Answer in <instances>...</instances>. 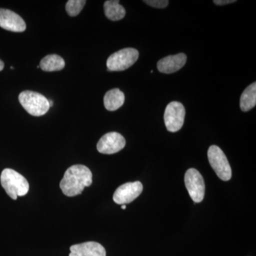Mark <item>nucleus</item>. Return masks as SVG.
Listing matches in <instances>:
<instances>
[{
	"label": "nucleus",
	"mask_w": 256,
	"mask_h": 256,
	"mask_svg": "<svg viewBox=\"0 0 256 256\" xmlns=\"http://www.w3.org/2000/svg\"><path fill=\"white\" fill-rule=\"evenodd\" d=\"M18 101L28 114L36 117L44 116L50 110L48 100L38 92L25 90L18 96Z\"/></svg>",
	"instance_id": "3"
},
{
	"label": "nucleus",
	"mask_w": 256,
	"mask_h": 256,
	"mask_svg": "<svg viewBox=\"0 0 256 256\" xmlns=\"http://www.w3.org/2000/svg\"><path fill=\"white\" fill-rule=\"evenodd\" d=\"M69 256H106V249L97 242H89L72 246Z\"/></svg>",
	"instance_id": "11"
},
{
	"label": "nucleus",
	"mask_w": 256,
	"mask_h": 256,
	"mask_svg": "<svg viewBox=\"0 0 256 256\" xmlns=\"http://www.w3.org/2000/svg\"><path fill=\"white\" fill-rule=\"evenodd\" d=\"M65 64L63 58L60 56L50 54L42 58L40 67L44 72H58L64 68Z\"/></svg>",
	"instance_id": "15"
},
{
	"label": "nucleus",
	"mask_w": 256,
	"mask_h": 256,
	"mask_svg": "<svg viewBox=\"0 0 256 256\" xmlns=\"http://www.w3.org/2000/svg\"><path fill=\"white\" fill-rule=\"evenodd\" d=\"M236 2V0H214V3L216 5H226L232 4V3Z\"/></svg>",
	"instance_id": "19"
},
{
	"label": "nucleus",
	"mask_w": 256,
	"mask_h": 256,
	"mask_svg": "<svg viewBox=\"0 0 256 256\" xmlns=\"http://www.w3.org/2000/svg\"><path fill=\"white\" fill-rule=\"evenodd\" d=\"M48 104H50V107H52V106H53V104H54L53 101L48 100Z\"/></svg>",
	"instance_id": "21"
},
{
	"label": "nucleus",
	"mask_w": 256,
	"mask_h": 256,
	"mask_svg": "<svg viewBox=\"0 0 256 256\" xmlns=\"http://www.w3.org/2000/svg\"><path fill=\"white\" fill-rule=\"evenodd\" d=\"M104 106L109 111L118 110L124 104V95L118 88H114L106 92L104 99Z\"/></svg>",
	"instance_id": "13"
},
{
	"label": "nucleus",
	"mask_w": 256,
	"mask_h": 256,
	"mask_svg": "<svg viewBox=\"0 0 256 256\" xmlns=\"http://www.w3.org/2000/svg\"><path fill=\"white\" fill-rule=\"evenodd\" d=\"M207 154L210 166L214 170L217 176L223 181L230 180L232 176V168L228 159L220 146H210Z\"/></svg>",
	"instance_id": "5"
},
{
	"label": "nucleus",
	"mask_w": 256,
	"mask_h": 256,
	"mask_svg": "<svg viewBox=\"0 0 256 256\" xmlns=\"http://www.w3.org/2000/svg\"><path fill=\"white\" fill-rule=\"evenodd\" d=\"M122 210H126V205H124H124H122Z\"/></svg>",
	"instance_id": "22"
},
{
	"label": "nucleus",
	"mask_w": 256,
	"mask_h": 256,
	"mask_svg": "<svg viewBox=\"0 0 256 256\" xmlns=\"http://www.w3.org/2000/svg\"><path fill=\"white\" fill-rule=\"evenodd\" d=\"M142 190V183L140 182L124 184L114 192V201L120 205L131 203L141 194Z\"/></svg>",
	"instance_id": "8"
},
{
	"label": "nucleus",
	"mask_w": 256,
	"mask_h": 256,
	"mask_svg": "<svg viewBox=\"0 0 256 256\" xmlns=\"http://www.w3.org/2000/svg\"><path fill=\"white\" fill-rule=\"evenodd\" d=\"M4 62H3L2 60H0V72H1V70H3V68H4Z\"/></svg>",
	"instance_id": "20"
},
{
	"label": "nucleus",
	"mask_w": 256,
	"mask_h": 256,
	"mask_svg": "<svg viewBox=\"0 0 256 256\" xmlns=\"http://www.w3.org/2000/svg\"><path fill=\"white\" fill-rule=\"evenodd\" d=\"M119 2L118 0H108L104 3L106 16L111 21H119L126 16V10Z\"/></svg>",
	"instance_id": "14"
},
{
	"label": "nucleus",
	"mask_w": 256,
	"mask_h": 256,
	"mask_svg": "<svg viewBox=\"0 0 256 256\" xmlns=\"http://www.w3.org/2000/svg\"><path fill=\"white\" fill-rule=\"evenodd\" d=\"M185 108L181 102L173 101L165 109L164 120L168 131L176 132L182 128L185 118Z\"/></svg>",
	"instance_id": "7"
},
{
	"label": "nucleus",
	"mask_w": 256,
	"mask_h": 256,
	"mask_svg": "<svg viewBox=\"0 0 256 256\" xmlns=\"http://www.w3.org/2000/svg\"><path fill=\"white\" fill-rule=\"evenodd\" d=\"M86 3L85 0H69L66 5V10L69 16H77L82 11Z\"/></svg>",
	"instance_id": "17"
},
{
	"label": "nucleus",
	"mask_w": 256,
	"mask_h": 256,
	"mask_svg": "<svg viewBox=\"0 0 256 256\" xmlns=\"http://www.w3.org/2000/svg\"><path fill=\"white\" fill-rule=\"evenodd\" d=\"M126 143L124 136L120 133L108 132L100 138L97 144V150L102 154H114L124 149Z\"/></svg>",
	"instance_id": "9"
},
{
	"label": "nucleus",
	"mask_w": 256,
	"mask_h": 256,
	"mask_svg": "<svg viewBox=\"0 0 256 256\" xmlns=\"http://www.w3.org/2000/svg\"><path fill=\"white\" fill-rule=\"evenodd\" d=\"M10 68H11V69H14V67L11 66V67H10Z\"/></svg>",
	"instance_id": "23"
},
{
	"label": "nucleus",
	"mask_w": 256,
	"mask_h": 256,
	"mask_svg": "<svg viewBox=\"0 0 256 256\" xmlns=\"http://www.w3.org/2000/svg\"><path fill=\"white\" fill-rule=\"evenodd\" d=\"M144 2L152 8H159V9L165 8L169 4V1L168 0H146Z\"/></svg>",
	"instance_id": "18"
},
{
	"label": "nucleus",
	"mask_w": 256,
	"mask_h": 256,
	"mask_svg": "<svg viewBox=\"0 0 256 256\" xmlns=\"http://www.w3.org/2000/svg\"><path fill=\"white\" fill-rule=\"evenodd\" d=\"M0 182L6 193L14 200L26 195L30 190L26 178L12 169H4L2 172Z\"/></svg>",
	"instance_id": "2"
},
{
	"label": "nucleus",
	"mask_w": 256,
	"mask_h": 256,
	"mask_svg": "<svg viewBox=\"0 0 256 256\" xmlns=\"http://www.w3.org/2000/svg\"><path fill=\"white\" fill-rule=\"evenodd\" d=\"M256 105V84L252 82L240 96V108L244 112L252 110Z\"/></svg>",
	"instance_id": "16"
},
{
	"label": "nucleus",
	"mask_w": 256,
	"mask_h": 256,
	"mask_svg": "<svg viewBox=\"0 0 256 256\" xmlns=\"http://www.w3.org/2000/svg\"><path fill=\"white\" fill-rule=\"evenodd\" d=\"M186 62V56L183 53L168 56L160 60L158 63V68L163 74H173L182 68Z\"/></svg>",
	"instance_id": "12"
},
{
	"label": "nucleus",
	"mask_w": 256,
	"mask_h": 256,
	"mask_svg": "<svg viewBox=\"0 0 256 256\" xmlns=\"http://www.w3.org/2000/svg\"><path fill=\"white\" fill-rule=\"evenodd\" d=\"M184 183L190 197L195 203L203 201L205 194V183L203 176L196 169L191 168L185 173Z\"/></svg>",
	"instance_id": "6"
},
{
	"label": "nucleus",
	"mask_w": 256,
	"mask_h": 256,
	"mask_svg": "<svg viewBox=\"0 0 256 256\" xmlns=\"http://www.w3.org/2000/svg\"><path fill=\"white\" fill-rule=\"evenodd\" d=\"M0 28L13 32H23L26 30L24 20L12 10L0 9Z\"/></svg>",
	"instance_id": "10"
},
{
	"label": "nucleus",
	"mask_w": 256,
	"mask_h": 256,
	"mask_svg": "<svg viewBox=\"0 0 256 256\" xmlns=\"http://www.w3.org/2000/svg\"><path fill=\"white\" fill-rule=\"evenodd\" d=\"M139 57V52L136 48H126L110 56L107 60L108 70L122 72L132 66Z\"/></svg>",
	"instance_id": "4"
},
{
	"label": "nucleus",
	"mask_w": 256,
	"mask_h": 256,
	"mask_svg": "<svg viewBox=\"0 0 256 256\" xmlns=\"http://www.w3.org/2000/svg\"><path fill=\"white\" fill-rule=\"evenodd\" d=\"M92 182V171L86 166L76 164L66 171L60 182V188L66 196H75L80 194L84 188L90 186Z\"/></svg>",
	"instance_id": "1"
}]
</instances>
